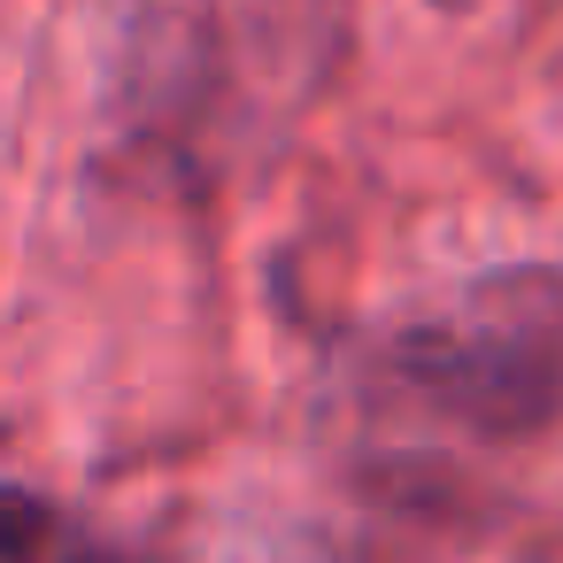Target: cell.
Returning <instances> with one entry per match:
<instances>
[{"label":"cell","mask_w":563,"mask_h":563,"mask_svg":"<svg viewBox=\"0 0 563 563\" xmlns=\"http://www.w3.org/2000/svg\"><path fill=\"white\" fill-rule=\"evenodd\" d=\"M347 47V0H132L117 47L124 124L217 163L286 124Z\"/></svg>","instance_id":"1"},{"label":"cell","mask_w":563,"mask_h":563,"mask_svg":"<svg viewBox=\"0 0 563 563\" xmlns=\"http://www.w3.org/2000/svg\"><path fill=\"white\" fill-rule=\"evenodd\" d=\"M386 378L478 440L548 432L563 417V271L471 278L386 340Z\"/></svg>","instance_id":"2"},{"label":"cell","mask_w":563,"mask_h":563,"mask_svg":"<svg viewBox=\"0 0 563 563\" xmlns=\"http://www.w3.org/2000/svg\"><path fill=\"white\" fill-rule=\"evenodd\" d=\"M0 563H155V555L109 540L101 525H86L78 509H63L32 486L0 478Z\"/></svg>","instance_id":"3"},{"label":"cell","mask_w":563,"mask_h":563,"mask_svg":"<svg viewBox=\"0 0 563 563\" xmlns=\"http://www.w3.org/2000/svg\"><path fill=\"white\" fill-rule=\"evenodd\" d=\"M440 9H463V0H440Z\"/></svg>","instance_id":"4"}]
</instances>
